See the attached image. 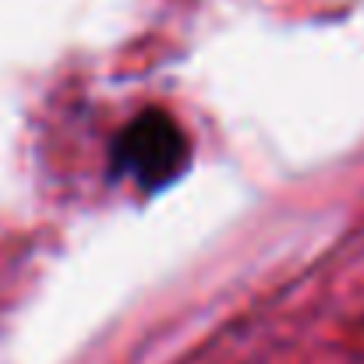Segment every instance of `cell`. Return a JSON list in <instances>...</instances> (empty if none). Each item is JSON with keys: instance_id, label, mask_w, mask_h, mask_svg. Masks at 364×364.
<instances>
[{"instance_id": "1", "label": "cell", "mask_w": 364, "mask_h": 364, "mask_svg": "<svg viewBox=\"0 0 364 364\" xmlns=\"http://www.w3.org/2000/svg\"><path fill=\"white\" fill-rule=\"evenodd\" d=\"M117 163L145 188L173 181L188 163V138L166 114H141L121 131Z\"/></svg>"}]
</instances>
